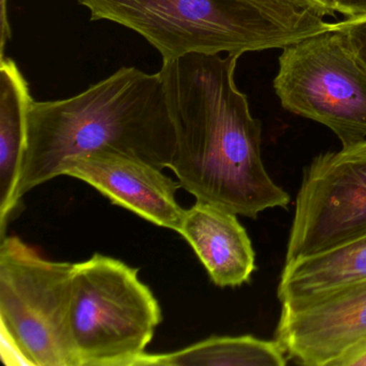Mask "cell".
<instances>
[{"mask_svg": "<svg viewBox=\"0 0 366 366\" xmlns=\"http://www.w3.org/2000/svg\"><path fill=\"white\" fill-rule=\"evenodd\" d=\"M366 233V139L319 154L304 170L285 262Z\"/></svg>", "mask_w": 366, "mask_h": 366, "instance_id": "52a82bcc", "label": "cell"}, {"mask_svg": "<svg viewBox=\"0 0 366 366\" xmlns=\"http://www.w3.org/2000/svg\"><path fill=\"white\" fill-rule=\"evenodd\" d=\"M241 55L192 53L162 64L175 149L169 169L197 201L256 219L290 196L262 160V126L235 84Z\"/></svg>", "mask_w": 366, "mask_h": 366, "instance_id": "6da1fadb", "label": "cell"}, {"mask_svg": "<svg viewBox=\"0 0 366 366\" xmlns=\"http://www.w3.org/2000/svg\"><path fill=\"white\" fill-rule=\"evenodd\" d=\"M289 3L295 4L300 7L306 8V9L312 10L316 14L323 16L322 0H286Z\"/></svg>", "mask_w": 366, "mask_h": 366, "instance_id": "e0dca14e", "label": "cell"}, {"mask_svg": "<svg viewBox=\"0 0 366 366\" xmlns=\"http://www.w3.org/2000/svg\"><path fill=\"white\" fill-rule=\"evenodd\" d=\"M74 263L44 258L18 237L0 239V335L7 365L76 366L70 342Z\"/></svg>", "mask_w": 366, "mask_h": 366, "instance_id": "5b68a950", "label": "cell"}, {"mask_svg": "<svg viewBox=\"0 0 366 366\" xmlns=\"http://www.w3.org/2000/svg\"><path fill=\"white\" fill-rule=\"evenodd\" d=\"M288 360L277 340L252 335L211 336L174 352L145 353L137 366H284Z\"/></svg>", "mask_w": 366, "mask_h": 366, "instance_id": "4fadbf2b", "label": "cell"}, {"mask_svg": "<svg viewBox=\"0 0 366 366\" xmlns=\"http://www.w3.org/2000/svg\"><path fill=\"white\" fill-rule=\"evenodd\" d=\"M162 320L138 269L102 254L74 263L68 327L76 366H137Z\"/></svg>", "mask_w": 366, "mask_h": 366, "instance_id": "277c9868", "label": "cell"}, {"mask_svg": "<svg viewBox=\"0 0 366 366\" xmlns=\"http://www.w3.org/2000/svg\"><path fill=\"white\" fill-rule=\"evenodd\" d=\"M93 21L127 27L164 61L192 53L243 55L284 49L334 31L312 10L286 0H79Z\"/></svg>", "mask_w": 366, "mask_h": 366, "instance_id": "3957f363", "label": "cell"}, {"mask_svg": "<svg viewBox=\"0 0 366 366\" xmlns=\"http://www.w3.org/2000/svg\"><path fill=\"white\" fill-rule=\"evenodd\" d=\"M11 38V27L8 19L7 0H0V59L5 57V48Z\"/></svg>", "mask_w": 366, "mask_h": 366, "instance_id": "2e32d148", "label": "cell"}, {"mask_svg": "<svg viewBox=\"0 0 366 366\" xmlns=\"http://www.w3.org/2000/svg\"><path fill=\"white\" fill-rule=\"evenodd\" d=\"M323 16H333L335 12L346 18L366 16V0H322Z\"/></svg>", "mask_w": 366, "mask_h": 366, "instance_id": "9a60e30c", "label": "cell"}, {"mask_svg": "<svg viewBox=\"0 0 366 366\" xmlns=\"http://www.w3.org/2000/svg\"><path fill=\"white\" fill-rule=\"evenodd\" d=\"M29 84L9 57L0 59V239L20 204L19 177L27 143V119L33 102Z\"/></svg>", "mask_w": 366, "mask_h": 366, "instance_id": "8fae6325", "label": "cell"}, {"mask_svg": "<svg viewBox=\"0 0 366 366\" xmlns=\"http://www.w3.org/2000/svg\"><path fill=\"white\" fill-rule=\"evenodd\" d=\"M366 280V233L335 247L285 262L280 302L321 295Z\"/></svg>", "mask_w": 366, "mask_h": 366, "instance_id": "7c38bea8", "label": "cell"}, {"mask_svg": "<svg viewBox=\"0 0 366 366\" xmlns=\"http://www.w3.org/2000/svg\"><path fill=\"white\" fill-rule=\"evenodd\" d=\"M61 175L81 179L113 204L179 232L186 211L175 199L181 185L162 169L123 154L95 153L68 162Z\"/></svg>", "mask_w": 366, "mask_h": 366, "instance_id": "9c48e42d", "label": "cell"}, {"mask_svg": "<svg viewBox=\"0 0 366 366\" xmlns=\"http://www.w3.org/2000/svg\"><path fill=\"white\" fill-rule=\"evenodd\" d=\"M276 338L307 366H349L366 350V280L282 302Z\"/></svg>", "mask_w": 366, "mask_h": 366, "instance_id": "ba28073f", "label": "cell"}, {"mask_svg": "<svg viewBox=\"0 0 366 366\" xmlns=\"http://www.w3.org/2000/svg\"><path fill=\"white\" fill-rule=\"evenodd\" d=\"M174 149L162 74L121 68L74 97L31 102L16 198L61 177L66 164L82 156L123 154L164 169Z\"/></svg>", "mask_w": 366, "mask_h": 366, "instance_id": "7a4b0ae2", "label": "cell"}, {"mask_svg": "<svg viewBox=\"0 0 366 366\" xmlns=\"http://www.w3.org/2000/svg\"><path fill=\"white\" fill-rule=\"evenodd\" d=\"M274 89L282 108L322 124L342 147L366 139V70L340 31L282 49Z\"/></svg>", "mask_w": 366, "mask_h": 366, "instance_id": "8992f818", "label": "cell"}, {"mask_svg": "<svg viewBox=\"0 0 366 366\" xmlns=\"http://www.w3.org/2000/svg\"><path fill=\"white\" fill-rule=\"evenodd\" d=\"M179 233L216 286L239 287L249 282L256 269V254L237 214L197 201L186 209Z\"/></svg>", "mask_w": 366, "mask_h": 366, "instance_id": "30bf717a", "label": "cell"}, {"mask_svg": "<svg viewBox=\"0 0 366 366\" xmlns=\"http://www.w3.org/2000/svg\"><path fill=\"white\" fill-rule=\"evenodd\" d=\"M334 31L344 36L355 59L366 70V16L346 18L335 23Z\"/></svg>", "mask_w": 366, "mask_h": 366, "instance_id": "5bb4252c", "label": "cell"}, {"mask_svg": "<svg viewBox=\"0 0 366 366\" xmlns=\"http://www.w3.org/2000/svg\"><path fill=\"white\" fill-rule=\"evenodd\" d=\"M349 366H366V350L353 359Z\"/></svg>", "mask_w": 366, "mask_h": 366, "instance_id": "ac0fdd59", "label": "cell"}]
</instances>
